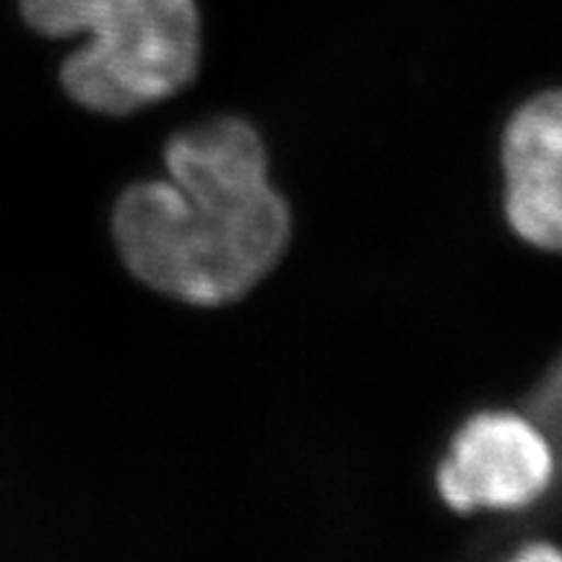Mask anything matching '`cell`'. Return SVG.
<instances>
[{
  "instance_id": "6da1fadb",
  "label": "cell",
  "mask_w": 562,
  "mask_h": 562,
  "mask_svg": "<svg viewBox=\"0 0 562 562\" xmlns=\"http://www.w3.org/2000/svg\"><path fill=\"white\" fill-rule=\"evenodd\" d=\"M170 180L140 182L115 209L123 261L154 290L193 305L243 297L290 243V211L266 175L258 133L237 117L167 144Z\"/></svg>"
},
{
  "instance_id": "7a4b0ae2",
  "label": "cell",
  "mask_w": 562,
  "mask_h": 562,
  "mask_svg": "<svg viewBox=\"0 0 562 562\" xmlns=\"http://www.w3.org/2000/svg\"><path fill=\"white\" fill-rule=\"evenodd\" d=\"M45 37L87 34L60 79L81 108L125 115L186 89L201 58L193 0H21Z\"/></svg>"
},
{
  "instance_id": "3957f363",
  "label": "cell",
  "mask_w": 562,
  "mask_h": 562,
  "mask_svg": "<svg viewBox=\"0 0 562 562\" xmlns=\"http://www.w3.org/2000/svg\"><path fill=\"white\" fill-rule=\"evenodd\" d=\"M552 480L550 442L526 414L513 412L469 419L438 472L442 501L461 513L529 508L544 501Z\"/></svg>"
},
{
  "instance_id": "277c9868",
  "label": "cell",
  "mask_w": 562,
  "mask_h": 562,
  "mask_svg": "<svg viewBox=\"0 0 562 562\" xmlns=\"http://www.w3.org/2000/svg\"><path fill=\"white\" fill-rule=\"evenodd\" d=\"M505 209L533 248L562 252V89L537 94L503 138Z\"/></svg>"
},
{
  "instance_id": "5b68a950",
  "label": "cell",
  "mask_w": 562,
  "mask_h": 562,
  "mask_svg": "<svg viewBox=\"0 0 562 562\" xmlns=\"http://www.w3.org/2000/svg\"><path fill=\"white\" fill-rule=\"evenodd\" d=\"M526 417L542 430L554 456V480L544 497L562 505V355L526 398Z\"/></svg>"
},
{
  "instance_id": "8992f818",
  "label": "cell",
  "mask_w": 562,
  "mask_h": 562,
  "mask_svg": "<svg viewBox=\"0 0 562 562\" xmlns=\"http://www.w3.org/2000/svg\"><path fill=\"white\" fill-rule=\"evenodd\" d=\"M508 562H562V550L547 542H533L518 550Z\"/></svg>"
}]
</instances>
